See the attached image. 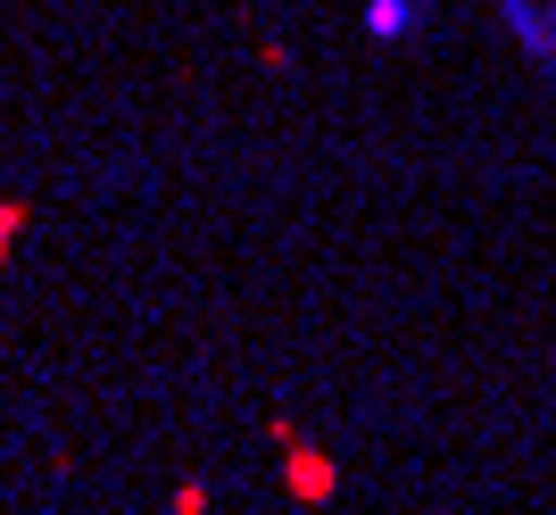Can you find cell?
<instances>
[{
	"instance_id": "cell-3",
	"label": "cell",
	"mask_w": 556,
	"mask_h": 515,
	"mask_svg": "<svg viewBox=\"0 0 556 515\" xmlns=\"http://www.w3.org/2000/svg\"><path fill=\"white\" fill-rule=\"evenodd\" d=\"M17 225H25V209H17V200H0V250L17 241Z\"/></svg>"
},
{
	"instance_id": "cell-1",
	"label": "cell",
	"mask_w": 556,
	"mask_h": 515,
	"mask_svg": "<svg viewBox=\"0 0 556 515\" xmlns=\"http://www.w3.org/2000/svg\"><path fill=\"white\" fill-rule=\"evenodd\" d=\"M275 441H282V474H291V491H300V499H332V466L291 432V424H275Z\"/></svg>"
},
{
	"instance_id": "cell-2",
	"label": "cell",
	"mask_w": 556,
	"mask_h": 515,
	"mask_svg": "<svg viewBox=\"0 0 556 515\" xmlns=\"http://www.w3.org/2000/svg\"><path fill=\"white\" fill-rule=\"evenodd\" d=\"M407 17H416L407 0H374V9H366V34H382V42H399V34H407Z\"/></svg>"
}]
</instances>
